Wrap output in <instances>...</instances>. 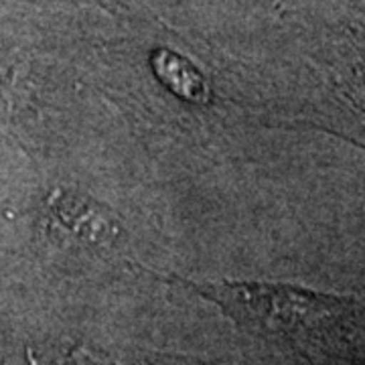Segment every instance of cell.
I'll return each instance as SVG.
<instances>
[{
    "mask_svg": "<svg viewBox=\"0 0 365 365\" xmlns=\"http://www.w3.org/2000/svg\"><path fill=\"white\" fill-rule=\"evenodd\" d=\"M201 297L213 300L242 327L264 335H292L355 314V300L314 292L309 288L272 282H189Z\"/></svg>",
    "mask_w": 365,
    "mask_h": 365,
    "instance_id": "6da1fadb",
    "label": "cell"
},
{
    "mask_svg": "<svg viewBox=\"0 0 365 365\" xmlns=\"http://www.w3.org/2000/svg\"><path fill=\"white\" fill-rule=\"evenodd\" d=\"M150 63H153L157 78L175 96L201 106L211 102L213 93L209 90L205 78L182 55H177L169 49H158V51L153 53Z\"/></svg>",
    "mask_w": 365,
    "mask_h": 365,
    "instance_id": "7a4b0ae2",
    "label": "cell"
}]
</instances>
